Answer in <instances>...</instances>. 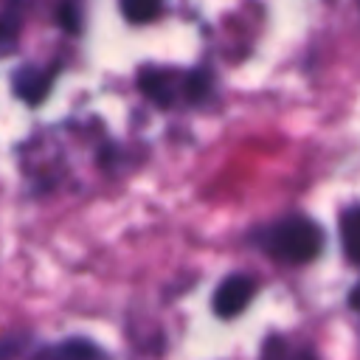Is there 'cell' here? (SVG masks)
<instances>
[{
    "label": "cell",
    "instance_id": "9",
    "mask_svg": "<svg viewBox=\"0 0 360 360\" xmlns=\"http://www.w3.org/2000/svg\"><path fill=\"white\" fill-rule=\"evenodd\" d=\"M211 87V76L205 70H194L188 76H183V93L191 98V101H200Z\"/></svg>",
    "mask_w": 360,
    "mask_h": 360
},
{
    "label": "cell",
    "instance_id": "7",
    "mask_svg": "<svg viewBox=\"0 0 360 360\" xmlns=\"http://www.w3.org/2000/svg\"><path fill=\"white\" fill-rule=\"evenodd\" d=\"M17 34H20V8H17V0H11L0 11V51L14 48Z\"/></svg>",
    "mask_w": 360,
    "mask_h": 360
},
{
    "label": "cell",
    "instance_id": "10",
    "mask_svg": "<svg viewBox=\"0 0 360 360\" xmlns=\"http://www.w3.org/2000/svg\"><path fill=\"white\" fill-rule=\"evenodd\" d=\"M56 17H59V25H62L68 34H79L82 20H79V3H76V0H62L59 8H56Z\"/></svg>",
    "mask_w": 360,
    "mask_h": 360
},
{
    "label": "cell",
    "instance_id": "6",
    "mask_svg": "<svg viewBox=\"0 0 360 360\" xmlns=\"http://www.w3.org/2000/svg\"><path fill=\"white\" fill-rule=\"evenodd\" d=\"M340 239H343V250L352 262H360V205L343 211L340 217Z\"/></svg>",
    "mask_w": 360,
    "mask_h": 360
},
{
    "label": "cell",
    "instance_id": "8",
    "mask_svg": "<svg viewBox=\"0 0 360 360\" xmlns=\"http://www.w3.org/2000/svg\"><path fill=\"white\" fill-rule=\"evenodd\" d=\"M163 0H121V11L129 22H149L158 17Z\"/></svg>",
    "mask_w": 360,
    "mask_h": 360
},
{
    "label": "cell",
    "instance_id": "4",
    "mask_svg": "<svg viewBox=\"0 0 360 360\" xmlns=\"http://www.w3.org/2000/svg\"><path fill=\"white\" fill-rule=\"evenodd\" d=\"M34 360H107V357L96 343H90L84 338H70V340H62L56 346L37 352Z\"/></svg>",
    "mask_w": 360,
    "mask_h": 360
},
{
    "label": "cell",
    "instance_id": "3",
    "mask_svg": "<svg viewBox=\"0 0 360 360\" xmlns=\"http://www.w3.org/2000/svg\"><path fill=\"white\" fill-rule=\"evenodd\" d=\"M51 90V70H42V68H20L14 73V93L28 101V104H39L45 98V93Z\"/></svg>",
    "mask_w": 360,
    "mask_h": 360
},
{
    "label": "cell",
    "instance_id": "2",
    "mask_svg": "<svg viewBox=\"0 0 360 360\" xmlns=\"http://www.w3.org/2000/svg\"><path fill=\"white\" fill-rule=\"evenodd\" d=\"M256 284L248 276H228L214 292V312L219 318H236L253 298Z\"/></svg>",
    "mask_w": 360,
    "mask_h": 360
},
{
    "label": "cell",
    "instance_id": "5",
    "mask_svg": "<svg viewBox=\"0 0 360 360\" xmlns=\"http://www.w3.org/2000/svg\"><path fill=\"white\" fill-rule=\"evenodd\" d=\"M138 84H141V90H143L152 101H158V104H163V107L172 104V98L177 96V87H180V82H177L174 73L158 70V68L143 70V73L138 76Z\"/></svg>",
    "mask_w": 360,
    "mask_h": 360
},
{
    "label": "cell",
    "instance_id": "11",
    "mask_svg": "<svg viewBox=\"0 0 360 360\" xmlns=\"http://www.w3.org/2000/svg\"><path fill=\"white\" fill-rule=\"evenodd\" d=\"M262 360H287V346L281 338H270L262 349Z\"/></svg>",
    "mask_w": 360,
    "mask_h": 360
},
{
    "label": "cell",
    "instance_id": "12",
    "mask_svg": "<svg viewBox=\"0 0 360 360\" xmlns=\"http://www.w3.org/2000/svg\"><path fill=\"white\" fill-rule=\"evenodd\" d=\"M349 304H352V307H354V309L360 312V284H357V287L352 290V295H349Z\"/></svg>",
    "mask_w": 360,
    "mask_h": 360
},
{
    "label": "cell",
    "instance_id": "1",
    "mask_svg": "<svg viewBox=\"0 0 360 360\" xmlns=\"http://www.w3.org/2000/svg\"><path fill=\"white\" fill-rule=\"evenodd\" d=\"M262 242L276 259H284V262H292V264H304V262H312L321 253L323 233L307 217H287V219L276 222L273 228H267Z\"/></svg>",
    "mask_w": 360,
    "mask_h": 360
}]
</instances>
